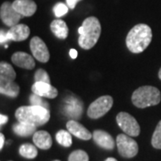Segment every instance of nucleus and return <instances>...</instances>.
Returning <instances> with one entry per match:
<instances>
[{"label": "nucleus", "instance_id": "obj_1", "mask_svg": "<svg viewBox=\"0 0 161 161\" xmlns=\"http://www.w3.org/2000/svg\"><path fill=\"white\" fill-rule=\"evenodd\" d=\"M152 31L149 25L140 23L132 28L126 37V46L132 53L144 51L151 42Z\"/></svg>", "mask_w": 161, "mask_h": 161}, {"label": "nucleus", "instance_id": "obj_2", "mask_svg": "<svg viewBox=\"0 0 161 161\" xmlns=\"http://www.w3.org/2000/svg\"><path fill=\"white\" fill-rule=\"evenodd\" d=\"M80 37L79 46L83 49H91L96 45L101 33V25L98 18L91 16L86 18L78 29Z\"/></svg>", "mask_w": 161, "mask_h": 161}, {"label": "nucleus", "instance_id": "obj_3", "mask_svg": "<svg viewBox=\"0 0 161 161\" xmlns=\"http://www.w3.org/2000/svg\"><path fill=\"white\" fill-rule=\"evenodd\" d=\"M15 117L20 123L35 126H41L47 124L50 118L49 110L39 106H23L15 111Z\"/></svg>", "mask_w": 161, "mask_h": 161}, {"label": "nucleus", "instance_id": "obj_4", "mask_svg": "<svg viewBox=\"0 0 161 161\" xmlns=\"http://www.w3.org/2000/svg\"><path fill=\"white\" fill-rule=\"evenodd\" d=\"M161 94L158 88L142 86L135 90L132 95V104L139 108H145L159 104Z\"/></svg>", "mask_w": 161, "mask_h": 161}, {"label": "nucleus", "instance_id": "obj_5", "mask_svg": "<svg viewBox=\"0 0 161 161\" xmlns=\"http://www.w3.org/2000/svg\"><path fill=\"white\" fill-rule=\"evenodd\" d=\"M113 106V98L111 96L106 95L101 96L94 100L89 107L87 115L90 118L98 119L106 115Z\"/></svg>", "mask_w": 161, "mask_h": 161}, {"label": "nucleus", "instance_id": "obj_6", "mask_svg": "<svg viewBox=\"0 0 161 161\" xmlns=\"http://www.w3.org/2000/svg\"><path fill=\"white\" fill-rule=\"evenodd\" d=\"M116 123L125 134L136 137L141 132V127L137 120L126 112H120L116 115Z\"/></svg>", "mask_w": 161, "mask_h": 161}, {"label": "nucleus", "instance_id": "obj_7", "mask_svg": "<svg viewBox=\"0 0 161 161\" xmlns=\"http://www.w3.org/2000/svg\"><path fill=\"white\" fill-rule=\"evenodd\" d=\"M116 145L118 152L123 158H131L138 153V143L126 134H118L116 137Z\"/></svg>", "mask_w": 161, "mask_h": 161}, {"label": "nucleus", "instance_id": "obj_8", "mask_svg": "<svg viewBox=\"0 0 161 161\" xmlns=\"http://www.w3.org/2000/svg\"><path fill=\"white\" fill-rule=\"evenodd\" d=\"M0 17L2 22L6 24V26L13 27L16 25L23 17L14 7L13 4L10 2H5L2 4L0 8Z\"/></svg>", "mask_w": 161, "mask_h": 161}, {"label": "nucleus", "instance_id": "obj_9", "mask_svg": "<svg viewBox=\"0 0 161 161\" xmlns=\"http://www.w3.org/2000/svg\"><path fill=\"white\" fill-rule=\"evenodd\" d=\"M30 47H31V51L32 53L33 57L38 61H40L41 63H47L49 60L50 55H49L48 48L45 44V42L41 40L40 37H33L31 40Z\"/></svg>", "mask_w": 161, "mask_h": 161}, {"label": "nucleus", "instance_id": "obj_10", "mask_svg": "<svg viewBox=\"0 0 161 161\" xmlns=\"http://www.w3.org/2000/svg\"><path fill=\"white\" fill-rule=\"evenodd\" d=\"M12 4L13 7L25 17L32 16L37 10V5L32 0H14Z\"/></svg>", "mask_w": 161, "mask_h": 161}, {"label": "nucleus", "instance_id": "obj_11", "mask_svg": "<svg viewBox=\"0 0 161 161\" xmlns=\"http://www.w3.org/2000/svg\"><path fill=\"white\" fill-rule=\"evenodd\" d=\"M32 93L37 94L42 98H55L58 96V90L54 86H52L50 83L46 82H36L31 86Z\"/></svg>", "mask_w": 161, "mask_h": 161}, {"label": "nucleus", "instance_id": "obj_12", "mask_svg": "<svg viewBox=\"0 0 161 161\" xmlns=\"http://www.w3.org/2000/svg\"><path fill=\"white\" fill-rule=\"evenodd\" d=\"M95 143L105 150H113L115 147V141L108 132L103 130H96L92 134Z\"/></svg>", "mask_w": 161, "mask_h": 161}, {"label": "nucleus", "instance_id": "obj_13", "mask_svg": "<svg viewBox=\"0 0 161 161\" xmlns=\"http://www.w3.org/2000/svg\"><path fill=\"white\" fill-rule=\"evenodd\" d=\"M7 38L9 40L13 41H23L25 40L30 36L31 31L26 24L18 23L16 25L13 26L10 30L6 32Z\"/></svg>", "mask_w": 161, "mask_h": 161}, {"label": "nucleus", "instance_id": "obj_14", "mask_svg": "<svg viewBox=\"0 0 161 161\" xmlns=\"http://www.w3.org/2000/svg\"><path fill=\"white\" fill-rule=\"evenodd\" d=\"M66 128L71 134L75 135V137L80 140L88 141L92 137V134L90 132V131L75 120L68 121L66 124Z\"/></svg>", "mask_w": 161, "mask_h": 161}, {"label": "nucleus", "instance_id": "obj_15", "mask_svg": "<svg viewBox=\"0 0 161 161\" xmlns=\"http://www.w3.org/2000/svg\"><path fill=\"white\" fill-rule=\"evenodd\" d=\"M12 62L21 68L31 70L35 67V61L32 57L25 52H15L12 56Z\"/></svg>", "mask_w": 161, "mask_h": 161}, {"label": "nucleus", "instance_id": "obj_16", "mask_svg": "<svg viewBox=\"0 0 161 161\" xmlns=\"http://www.w3.org/2000/svg\"><path fill=\"white\" fill-rule=\"evenodd\" d=\"M16 78V73L10 64L6 62L0 63V85L12 82Z\"/></svg>", "mask_w": 161, "mask_h": 161}, {"label": "nucleus", "instance_id": "obj_17", "mask_svg": "<svg viewBox=\"0 0 161 161\" xmlns=\"http://www.w3.org/2000/svg\"><path fill=\"white\" fill-rule=\"evenodd\" d=\"M33 142L41 150H49L52 146V138L46 131H37L33 133Z\"/></svg>", "mask_w": 161, "mask_h": 161}, {"label": "nucleus", "instance_id": "obj_18", "mask_svg": "<svg viewBox=\"0 0 161 161\" xmlns=\"http://www.w3.org/2000/svg\"><path fill=\"white\" fill-rule=\"evenodd\" d=\"M50 29L54 35L60 40H65L68 36V32H69L68 27L66 23L61 19L54 20L50 24Z\"/></svg>", "mask_w": 161, "mask_h": 161}, {"label": "nucleus", "instance_id": "obj_19", "mask_svg": "<svg viewBox=\"0 0 161 161\" xmlns=\"http://www.w3.org/2000/svg\"><path fill=\"white\" fill-rule=\"evenodd\" d=\"M36 129H37V126H35V125L23 124V123H20V122H18V124L14 125V126H13V130L15 132V134L22 136V137H27V136L31 135L32 133H35Z\"/></svg>", "mask_w": 161, "mask_h": 161}, {"label": "nucleus", "instance_id": "obj_20", "mask_svg": "<svg viewBox=\"0 0 161 161\" xmlns=\"http://www.w3.org/2000/svg\"><path fill=\"white\" fill-rule=\"evenodd\" d=\"M64 111L66 112V115H69L71 117L74 118H80V115H81V111H82V107L81 104L76 99L74 98L71 101L67 102Z\"/></svg>", "mask_w": 161, "mask_h": 161}, {"label": "nucleus", "instance_id": "obj_21", "mask_svg": "<svg viewBox=\"0 0 161 161\" xmlns=\"http://www.w3.org/2000/svg\"><path fill=\"white\" fill-rule=\"evenodd\" d=\"M0 92L6 96L11 98H16L20 92V87L14 81H12L6 84L0 85Z\"/></svg>", "mask_w": 161, "mask_h": 161}, {"label": "nucleus", "instance_id": "obj_22", "mask_svg": "<svg viewBox=\"0 0 161 161\" xmlns=\"http://www.w3.org/2000/svg\"><path fill=\"white\" fill-rule=\"evenodd\" d=\"M36 147L37 146H34L31 143H24L21 145L19 149V153L25 158L32 159V158H35L38 155V150Z\"/></svg>", "mask_w": 161, "mask_h": 161}, {"label": "nucleus", "instance_id": "obj_23", "mask_svg": "<svg viewBox=\"0 0 161 161\" xmlns=\"http://www.w3.org/2000/svg\"><path fill=\"white\" fill-rule=\"evenodd\" d=\"M56 140L58 143L62 145L63 147H65V148L70 147L73 143L71 133L68 131H65V130L58 131L56 134Z\"/></svg>", "mask_w": 161, "mask_h": 161}, {"label": "nucleus", "instance_id": "obj_24", "mask_svg": "<svg viewBox=\"0 0 161 161\" xmlns=\"http://www.w3.org/2000/svg\"><path fill=\"white\" fill-rule=\"evenodd\" d=\"M151 144L155 149L161 150V120L158 122L155 131L153 132L151 138Z\"/></svg>", "mask_w": 161, "mask_h": 161}, {"label": "nucleus", "instance_id": "obj_25", "mask_svg": "<svg viewBox=\"0 0 161 161\" xmlns=\"http://www.w3.org/2000/svg\"><path fill=\"white\" fill-rule=\"evenodd\" d=\"M68 161H89V156L84 150H75L68 157Z\"/></svg>", "mask_w": 161, "mask_h": 161}, {"label": "nucleus", "instance_id": "obj_26", "mask_svg": "<svg viewBox=\"0 0 161 161\" xmlns=\"http://www.w3.org/2000/svg\"><path fill=\"white\" fill-rule=\"evenodd\" d=\"M30 102L32 106H39V107H42L45 108L49 110V104L47 102L46 100H44L42 97H40L37 94H32L30 97Z\"/></svg>", "mask_w": 161, "mask_h": 161}, {"label": "nucleus", "instance_id": "obj_27", "mask_svg": "<svg viewBox=\"0 0 161 161\" xmlns=\"http://www.w3.org/2000/svg\"><path fill=\"white\" fill-rule=\"evenodd\" d=\"M34 80L36 82H46L50 83V78L49 75L45 70L38 69L34 75Z\"/></svg>", "mask_w": 161, "mask_h": 161}, {"label": "nucleus", "instance_id": "obj_28", "mask_svg": "<svg viewBox=\"0 0 161 161\" xmlns=\"http://www.w3.org/2000/svg\"><path fill=\"white\" fill-rule=\"evenodd\" d=\"M68 8H69L68 6H66L65 4L58 3V4H56V6H54L53 11H54V14L57 17H62L65 14H67Z\"/></svg>", "mask_w": 161, "mask_h": 161}, {"label": "nucleus", "instance_id": "obj_29", "mask_svg": "<svg viewBox=\"0 0 161 161\" xmlns=\"http://www.w3.org/2000/svg\"><path fill=\"white\" fill-rule=\"evenodd\" d=\"M7 31H1V33H0V42L1 44L3 43H6V41H9L8 38H7Z\"/></svg>", "mask_w": 161, "mask_h": 161}, {"label": "nucleus", "instance_id": "obj_30", "mask_svg": "<svg viewBox=\"0 0 161 161\" xmlns=\"http://www.w3.org/2000/svg\"><path fill=\"white\" fill-rule=\"evenodd\" d=\"M79 1H80V0H66V4H67V6L70 9H74Z\"/></svg>", "mask_w": 161, "mask_h": 161}, {"label": "nucleus", "instance_id": "obj_31", "mask_svg": "<svg viewBox=\"0 0 161 161\" xmlns=\"http://www.w3.org/2000/svg\"><path fill=\"white\" fill-rule=\"evenodd\" d=\"M7 121H8V117L6 115H3V114L0 115V125H4Z\"/></svg>", "mask_w": 161, "mask_h": 161}, {"label": "nucleus", "instance_id": "obj_32", "mask_svg": "<svg viewBox=\"0 0 161 161\" xmlns=\"http://www.w3.org/2000/svg\"><path fill=\"white\" fill-rule=\"evenodd\" d=\"M69 54H70V57L71 58H73V59H75V58H77V50L75 49V48H72V49H70L69 51Z\"/></svg>", "mask_w": 161, "mask_h": 161}, {"label": "nucleus", "instance_id": "obj_33", "mask_svg": "<svg viewBox=\"0 0 161 161\" xmlns=\"http://www.w3.org/2000/svg\"><path fill=\"white\" fill-rule=\"evenodd\" d=\"M4 143H5V136L3 133H0V150L3 149Z\"/></svg>", "mask_w": 161, "mask_h": 161}, {"label": "nucleus", "instance_id": "obj_34", "mask_svg": "<svg viewBox=\"0 0 161 161\" xmlns=\"http://www.w3.org/2000/svg\"><path fill=\"white\" fill-rule=\"evenodd\" d=\"M105 161H117L115 158H107Z\"/></svg>", "mask_w": 161, "mask_h": 161}, {"label": "nucleus", "instance_id": "obj_35", "mask_svg": "<svg viewBox=\"0 0 161 161\" xmlns=\"http://www.w3.org/2000/svg\"><path fill=\"white\" fill-rule=\"evenodd\" d=\"M158 77H159V79L161 80V68L159 69V72H158Z\"/></svg>", "mask_w": 161, "mask_h": 161}, {"label": "nucleus", "instance_id": "obj_36", "mask_svg": "<svg viewBox=\"0 0 161 161\" xmlns=\"http://www.w3.org/2000/svg\"><path fill=\"white\" fill-rule=\"evenodd\" d=\"M54 161H60V160H54Z\"/></svg>", "mask_w": 161, "mask_h": 161}]
</instances>
